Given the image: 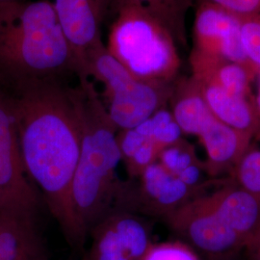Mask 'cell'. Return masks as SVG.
<instances>
[{"label": "cell", "mask_w": 260, "mask_h": 260, "mask_svg": "<svg viewBox=\"0 0 260 260\" xmlns=\"http://www.w3.org/2000/svg\"><path fill=\"white\" fill-rule=\"evenodd\" d=\"M9 91L26 174L75 250L87 239L77 221L72 187L80 151V126L69 87L60 79L2 83Z\"/></svg>", "instance_id": "6da1fadb"}, {"label": "cell", "mask_w": 260, "mask_h": 260, "mask_svg": "<svg viewBox=\"0 0 260 260\" xmlns=\"http://www.w3.org/2000/svg\"><path fill=\"white\" fill-rule=\"evenodd\" d=\"M69 87L80 126V151L72 187L77 221L88 236L91 229L114 210L122 180L119 129L89 77L77 76Z\"/></svg>", "instance_id": "7a4b0ae2"}, {"label": "cell", "mask_w": 260, "mask_h": 260, "mask_svg": "<svg viewBox=\"0 0 260 260\" xmlns=\"http://www.w3.org/2000/svg\"><path fill=\"white\" fill-rule=\"evenodd\" d=\"M77 61L52 1L0 3V81L60 79Z\"/></svg>", "instance_id": "3957f363"}, {"label": "cell", "mask_w": 260, "mask_h": 260, "mask_svg": "<svg viewBox=\"0 0 260 260\" xmlns=\"http://www.w3.org/2000/svg\"><path fill=\"white\" fill-rule=\"evenodd\" d=\"M113 19L105 46L108 52L138 78L173 83L180 58L167 28L148 11L134 6L120 10Z\"/></svg>", "instance_id": "277c9868"}, {"label": "cell", "mask_w": 260, "mask_h": 260, "mask_svg": "<svg viewBox=\"0 0 260 260\" xmlns=\"http://www.w3.org/2000/svg\"><path fill=\"white\" fill-rule=\"evenodd\" d=\"M77 76L93 77L104 88L105 107L119 130L128 129L167 107L173 83L136 77L108 52L103 40L85 56Z\"/></svg>", "instance_id": "5b68a950"}, {"label": "cell", "mask_w": 260, "mask_h": 260, "mask_svg": "<svg viewBox=\"0 0 260 260\" xmlns=\"http://www.w3.org/2000/svg\"><path fill=\"white\" fill-rule=\"evenodd\" d=\"M172 115L182 133L199 137L204 145L209 177L232 174L252 143L251 136L220 121L205 103L192 77L175 80L169 100Z\"/></svg>", "instance_id": "8992f818"}, {"label": "cell", "mask_w": 260, "mask_h": 260, "mask_svg": "<svg viewBox=\"0 0 260 260\" xmlns=\"http://www.w3.org/2000/svg\"><path fill=\"white\" fill-rule=\"evenodd\" d=\"M39 202L21 157L12 99L0 82V214L35 220Z\"/></svg>", "instance_id": "52a82bcc"}, {"label": "cell", "mask_w": 260, "mask_h": 260, "mask_svg": "<svg viewBox=\"0 0 260 260\" xmlns=\"http://www.w3.org/2000/svg\"><path fill=\"white\" fill-rule=\"evenodd\" d=\"M193 188L171 174L158 161L146 168L139 177L122 180L114 210L166 218L189 201L216 185Z\"/></svg>", "instance_id": "ba28073f"}, {"label": "cell", "mask_w": 260, "mask_h": 260, "mask_svg": "<svg viewBox=\"0 0 260 260\" xmlns=\"http://www.w3.org/2000/svg\"><path fill=\"white\" fill-rule=\"evenodd\" d=\"M206 192L177 208L165 221L188 246L210 259L235 256L245 249L246 241L220 218Z\"/></svg>", "instance_id": "9c48e42d"}, {"label": "cell", "mask_w": 260, "mask_h": 260, "mask_svg": "<svg viewBox=\"0 0 260 260\" xmlns=\"http://www.w3.org/2000/svg\"><path fill=\"white\" fill-rule=\"evenodd\" d=\"M92 244L84 260H142L151 246L148 225L123 210L112 211L90 231Z\"/></svg>", "instance_id": "30bf717a"}, {"label": "cell", "mask_w": 260, "mask_h": 260, "mask_svg": "<svg viewBox=\"0 0 260 260\" xmlns=\"http://www.w3.org/2000/svg\"><path fill=\"white\" fill-rule=\"evenodd\" d=\"M193 42V53L255 68L243 48L239 17L208 2L198 4Z\"/></svg>", "instance_id": "8fae6325"}, {"label": "cell", "mask_w": 260, "mask_h": 260, "mask_svg": "<svg viewBox=\"0 0 260 260\" xmlns=\"http://www.w3.org/2000/svg\"><path fill=\"white\" fill-rule=\"evenodd\" d=\"M181 130L167 107L159 109L132 128L119 130L121 162L129 178L139 177L146 168L157 161L163 149L181 138Z\"/></svg>", "instance_id": "7c38bea8"}, {"label": "cell", "mask_w": 260, "mask_h": 260, "mask_svg": "<svg viewBox=\"0 0 260 260\" xmlns=\"http://www.w3.org/2000/svg\"><path fill=\"white\" fill-rule=\"evenodd\" d=\"M56 13L81 71L87 52L102 39L101 0H52Z\"/></svg>", "instance_id": "4fadbf2b"}, {"label": "cell", "mask_w": 260, "mask_h": 260, "mask_svg": "<svg viewBox=\"0 0 260 260\" xmlns=\"http://www.w3.org/2000/svg\"><path fill=\"white\" fill-rule=\"evenodd\" d=\"M206 194L220 218L238 233L247 245L259 228V202L236 184L232 177L230 180H220L213 191L208 190Z\"/></svg>", "instance_id": "5bb4252c"}, {"label": "cell", "mask_w": 260, "mask_h": 260, "mask_svg": "<svg viewBox=\"0 0 260 260\" xmlns=\"http://www.w3.org/2000/svg\"><path fill=\"white\" fill-rule=\"evenodd\" d=\"M196 84L205 103L220 121L252 140H260V112L254 95H241L206 82Z\"/></svg>", "instance_id": "9a60e30c"}, {"label": "cell", "mask_w": 260, "mask_h": 260, "mask_svg": "<svg viewBox=\"0 0 260 260\" xmlns=\"http://www.w3.org/2000/svg\"><path fill=\"white\" fill-rule=\"evenodd\" d=\"M45 256L35 220L0 214V260H40Z\"/></svg>", "instance_id": "2e32d148"}, {"label": "cell", "mask_w": 260, "mask_h": 260, "mask_svg": "<svg viewBox=\"0 0 260 260\" xmlns=\"http://www.w3.org/2000/svg\"><path fill=\"white\" fill-rule=\"evenodd\" d=\"M103 21L125 7H139L148 11L173 35L176 43L186 46L185 18L192 0H101Z\"/></svg>", "instance_id": "e0dca14e"}, {"label": "cell", "mask_w": 260, "mask_h": 260, "mask_svg": "<svg viewBox=\"0 0 260 260\" xmlns=\"http://www.w3.org/2000/svg\"><path fill=\"white\" fill-rule=\"evenodd\" d=\"M157 161L171 174L193 188L209 186L216 179H203L207 175L205 162L198 157L195 147L182 137L163 149Z\"/></svg>", "instance_id": "ac0fdd59"}, {"label": "cell", "mask_w": 260, "mask_h": 260, "mask_svg": "<svg viewBox=\"0 0 260 260\" xmlns=\"http://www.w3.org/2000/svg\"><path fill=\"white\" fill-rule=\"evenodd\" d=\"M233 181L253 196L260 204V149L252 143L231 174Z\"/></svg>", "instance_id": "d6986e66"}, {"label": "cell", "mask_w": 260, "mask_h": 260, "mask_svg": "<svg viewBox=\"0 0 260 260\" xmlns=\"http://www.w3.org/2000/svg\"><path fill=\"white\" fill-rule=\"evenodd\" d=\"M238 17L245 53L251 64L260 71V14Z\"/></svg>", "instance_id": "ffe728a7"}, {"label": "cell", "mask_w": 260, "mask_h": 260, "mask_svg": "<svg viewBox=\"0 0 260 260\" xmlns=\"http://www.w3.org/2000/svg\"><path fill=\"white\" fill-rule=\"evenodd\" d=\"M142 260H200L196 251L184 242L151 244Z\"/></svg>", "instance_id": "44dd1931"}, {"label": "cell", "mask_w": 260, "mask_h": 260, "mask_svg": "<svg viewBox=\"0 0 260 260\" xmlns=\"http://www.w3.org/2000/svg\"><path fill=\"white\" fill-rule=\"evenodd\" d=\"M229 11L236 16L260 14V0H200Z\"/></svg>", "instance_id": "7402d4cb"}, {"label": "cell", "mask_w": 260, "mask_h": 260, "mask_svg": "<svg viewBox=\"0 0 260 260\" xmlns=\"http://www.w3.org/2000/svg\"><path fill=\"white\" fill-rule=\"evenodd\" d=\"M245 250L248 251H260V225L257 231L252 235L251 239L247 243Z\"/></svg>", "instance_id": "603a6c76"}, {"label": "cell", "mask_w": 260, "mask_h": 260, "mask_svg": "<svg viewBox=\"0 0 260 260\" xmlns=\"http://www.w3.org/2000/svg\"><path fill=\"white\" fill-rule=\"evenodd\" d=\"M256 76L258 77V87H257V93L254 95V100H255L256 106L258 108V111L260 112V71H258V74Z\"/></svg>", "instance_id": "cb8c5ba5"}, {"label": "cell", "mask_w": 260, "mask_h": 260, "mask_svg": "<svg viewBox=\"0 0 260 260\" xmlns=\"http://www.w3.org/2000/svg\"><path fill=\"white\" fill-rule=\"evenodd\" d=\"M251 260H260V251H249Z\"/></svg>", "instance_id": "d4e9b609"}, {"label": "cell", "mask_w": 260, "mask_h": 260, "mask_svg": "<svg viewBox=\"0 0 260 260\" xmlns=\"http://www.w3.org/2000/svg\"><path fill=\"white\" fill-rule=\"evenodd\" d=\"M217 260H237L235 258V256H231V257H225V258H221V259Z\"/></svg>", "instance_id": "484cf974"}, {"label": "cell", "mask_w": 260, "mask_h": 260, "mask_svg": "<svg viewBox=\"0 0 260 260\" xmlns=\"http://www.w3.org/2000/svg\"><path fill=\"white\" fill-rule=\"evenodd\" d=\"M7 1H13V0H0V3L1 2H7Z\"/></svg>", "instance_id": "4316f807"}, {"label": "cell", "mask_w": 260, "mask_h": 260, "mask_svg": "<svg viewBox=\"0 0 260 260\" xmlns=\"http://www.w3.org/2000/svg\"><path fill=\"white\" fill-rule=\"evenodd\" d=\"M40 260H48V258H47V256H45V257H43V258H42V259H40Z\"/></svg>", "instance_id": "83f0119b"}]
</instances>
